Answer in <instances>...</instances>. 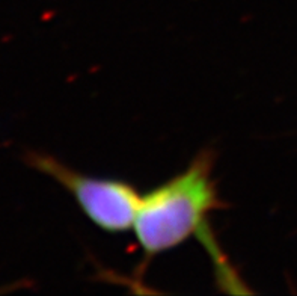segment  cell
<instances>
[{"mask_svg":"<svg viewBox=\"0 0 297 296\" xmlns=\"http://www.w3.org/2000/svg\"><path fill=\"white\" fill-rule=\"evenodd\" d=\"M216 153L204 148L181 171L142 195L134 219V234L143 254L140 271L160 254L190 238H210L212 213L226 205L214 179Z\"/></svg>","mask_w":297,"mask_h":296,"instance_id":"cell-1","label":"cell"},{"mask_svg":"<svg viewBox=\"0 0 297 296\" xmlns=\"http://www.w3.org/2000/svg\"><path fill=\"white\" fill-rule=\"evenodd\" d=\"M26 163L70 192L82 213L100 230L123 233L133 228L142 195L131 183L83 174L44 153H27Z\"/></svg>","mask_w":297,"mask_h":296,"instance_id":"cell-2","label":"cell"}]
</instances>
